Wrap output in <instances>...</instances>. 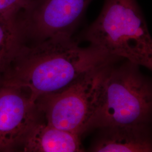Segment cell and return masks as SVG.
Returning a JSON list of instances; mask_svg holds the SVG:
<instances>
[{
	"label": "cell",
	"mask_w": 152,
	"mask_h": 152,
	"mask_svg": "<svg viewBox=\"0 0 152 152\" xmlns=\"http://www.w3.org/2000/svg\"><path fill=\"white\" fill-rule=\"evenodd\" d=\"M116 60L90 45L81 47L72 37L59 36L22 45L0 82L24 89L35 103L68 87L88 71Z\"/></svg>",
	"instance_id": "obj_1"
},
{
	"label": "cell",
	"mask_w": 152,
	"mask_h": 152,
	"mask_svg": "<svg viewBox=\"0 0 152 152\" xmlns=\"http://www.w3.org/2000/svg\"><path fill=\"white\" fill-rule=\"evenodd\" d=\"M83 38L111 58L152 70V37L136 0H105Z\"/></svg>",
	"instance_id": "obj_2"
},
{
	"label": "cell",
	"mask_w": 152,
	"mask_h": 152,
	"mask_svg": "<svg viewBox=\"0 0 152 152\" xmlns=\"http://www.w3.org/2000/svg\"><path fill=\"white\" fill-rule=\"evenodd\" d=\"M113 63L104 74L90 131L113 126L150 125L151 82L141 73L140 66L129 61L116 67Z\"/></svg>",
	"instance_id": "obj_3"
},
{
	"label": "cell",
	"mask_w": 152,
	"mask_h": 152,
	"mask_svg": "<svg viewBox=\"0 0 152 152\" xmlns=\"http://www.w3.org/2000/svg\"><path fill=\"white\" fill-rule=\"evenodd\" d=\"M112 63L88 71L60 91L38 98L35 103L45 122L80 136L90 131L98 109L104 76Z\"/></svg>",
	"instance_id": "obj_4"
},
{
	"label": "cell",
	"mask_w": 152,
	"mask_h": 152,
	"mask_svg": "<svg viewBox=\"0 0 152 152\" xmlns=\"http://www.w3.org/2000/svg\"><path fill=\"white\" fill-rule=\"evenodd\" d=\"M92 0H34L17 14L24 44L59 36L72 37Z\"/></svg>",
	"instance_id": "obj_5"
},
{
	"label": "cell",
	"mask_w": 152,
	"mask_h": 152,
	"mask_svg": "<svg viewBox=\"0 0 152 152\" xmlns=\"http://www.w3.org/2000/svg\"><path fill=\"white\" fill-rule=\"evenodd\" d=\"M41 116L27 91L0 82V152L20 149Z\"/></svg>",
	"instance_id": "obj_6"
},
{
	"label": "cell",
	"mask_w": 152,
	"mask_h": 152,
	"mask_svg": "<svg viewBox=\"0 0 152 152\" xmlns=\"http://www.w3.org/2000/svg\"><path fill=\"white\" fill-rule=\"evenodd\" d=\"M89 149L94 152H151L150 125L113 126L98 129Z\"/></svg>",
	"instance_id": "obj_7"
},
{
	"label": "cell",
	"mask_w": 152,
	"mask_h": 152,
	"mask_svg": "<svg viewBox=\"0 0 152 152\" xmlns=\"http://www.w3.org/2000/svg\"><path fill=\"white\" fill-rule=\"evenodd\" d=\"M26 152L83 151L81 136L40 121L29 132L20 147Z\"/></svg>",
	"instance_id": "obj_8"
},
{
	"label": "cell",
	"mask_w": 152,
	"mask_h": 152,
	"mask_svg": "<svg viewBox=\"0 0 152 152\" xmlns=\"http://www.w3.org/2000/svg\"><path fill=\"white\" fill-rule=\"evenodd\" d=\"M17 14L0 15V79L23 45L16 21Z\"/></svg>",
	"instance_id": "obj_9"
},
{
	"label": "cell",
	"mask_w": 152,
	"mask_h": 152,
	"mask_svg": "<svg viewBox=\"0 0 152 152\" xmlns=\"http://www.w3.org/2000/svg\"><path fill=\"white\" fill-rule=\"evenodd\" d=\"M34 0H0V15L18 13L27 9Z\"/></svg>",
	"instance_id": "obj_10"
}]
</instances>
